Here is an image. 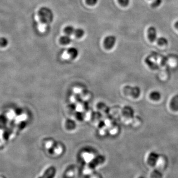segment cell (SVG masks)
<instances>
[{
    "instance_id": "6da1fadb",
    "label": "cell",
    "mask_w": 178,
    "mask_h": 178,
    "mask_svg": "<svg viewBox=\"0 0 178 178\" xmlns=\"http://www.w3.org/2000/svg\"><path fill=\"white\" fill-rule=\"evenodd\" d=\"M39 16L41 21L45 23H50L53 21L54 14L51 9L48 7H42L39 11Z\"/></svg>"
},
{
    "instance_id": "7a4b0ae2",
    "label": "cell",
    "mask_w": 178,
    "mask_h": 178,
    "mask_svg": "<svg viewBox=\"0 0 178 178\" xmlns=\"http://www.w3.org/2000/svg\"><path fill=\"white\" fill-rule=\"evenodd\" d=\"M116 38L115 36L110 35L107 36L104 40V46L106 49H110L114 47L116 43Z\"/></svg>"
},
{
    "instance_id": "3957f363",
    "label": "cell",
    "mask_w": 178,
    "mask_h": 178,
    "mask_svg": "<svg viewBox=\"0 0 178 178\" xmlns=\"http://www.w3.org/2000/svg\"><path fill=\"white\" fill-rule=\"evenodd\" d=\"M159 157V155L157 153L154 152L150 153L147 159V162L148 165L151 166H155L158 160Z\"/></svg>"
},
{
    "instance_id": "277c9868",
    "label": "cell",
    "mask_w": 178,
    "mask_h": 178,
    "mask_svg": "<svg viewBox=\"0 0 178 178\" xmlns=\"http://www.w3.org/2000/svg\"><path fill=\"white\" fill-rule=\"evenodd\" d=\"M148 37L151 42H153L157 39V30L154 26L149 27L148 29Z\"/></svg>"
},
{
    "instance_id": "5b68a950",
    "label": "cell",
    "mask_w": 178,
    "mask_h": 178,
    "mask_svg": "<svg viewBox=\"0 0 178 178\" xmlns=\"http://www.w3.org/2000/svg\"><path fill=\"white\" fill-rule=\"evenodd\" d=\"M105 160V157L102 156H99L96 159H94L89 165V168L90 170L94 169L97 165L101 164L104 162Z\"/></svg>"
},
{
    "instance_id": "8992f818",
    "label": "cell",
    "mask_w": 178,
    "mask_h": 178,
    "mask_svg": "<svg viewBox=\"0 0 178 178\" xmlns=\"http://www.w3.org/2000/svg\"><path fill=\"white\" fill-rule=\"evenodd\" d=\"M56 170L54 167H51L49 168L45 171L43 175L39 178H54L55 176Z\"/></svg>"
},
{
    "instance_id": "52a82bcc",
    "label": "cell",
    "mask_w": 178,
    "mask_h": 178,
    "mask_svg": "<svg viewBox=\"0 0 178 178\" xmlns=\"http://www.w3.org/2000/svg\"><path fill=\"white\" fill-rule=\"evenodd\" d=\"M170 107L175 111H178V95L175 96L172 98L170 101Z\"/></svg>"
},
{
    "instance_id": "ba28073f",
    "label": "cell",
    "mask_w": 178,
    "mask_h": 178,
    "mask_svg": "<svg viewBox=\"0 0 178 178\" xmlns=\"http://www.w3.org/2000/svg\"><path fill=\"white\" fill-rule=\"evenodd\" d=\"M149 97L152 101H158L161 99V94L159 91H152V93L150 94Z\"/></svg>"
},
{
    "instance_id": "9c48e42d",
    "label": "cell",
    "mask_w": 178,
    "mask_h": 178,
    "mask_svg": "<svg viewBox=\"0 0 178 178\" xmlns=\"http://www.w3.org/2000/svg\"><path fill=\"white\" fill-rule=\"evenodd\" d=\"M68 53L70 57L73 59H75L77 58V56L78 55V51L77 49L74 47L70 48H69L68 50Z\"/></svg>"
},
{
    "instance_id": "30bf717a",
    "label": "cell",
    "mask_w": 178,
    "mask_h": 178,
    "mask_svg": "<svg viewBox=\"0 0 178 178\" xmlns=\"http://www.w3.org/2000/svg\"><path fill=\"white\" fill-rule=\"evenodd\" d=\"M59 41L61 44L66 45L71 42V39L70 37V36L67 35H64V36H62V37H60Z\"/></svg>"
},
{
    "instance_id": "8fae6325",
    "label": "cell",
    "mask_w": 178,
    "mask_h": 178,
    "mask_svg": "<svg viewBox=\"0 0 178 178\" xmlns=\"http://www.w3.org/2000/svg\"><path fill=\"white\" fill-rule=\"evenodd\" d=\"M75 30V29L73 26H69L65 27V28L64 29V32L66 34V35L70 36V35H72V34L74 33Z\"/></svg>"
},
{
    "instance_id": "7c38bea8",
    "label": "cell",
    "mask_w": 178,
    "mask_h": 178,
    "mask_svg": "<svg viewBox=\"0 0 178 178\" xmlns=\"http://www.w3.org/2000/svg\"><path fill=\"white\" fill-rule=\"evenodd\" d=\"M156 41H157L158 44H159L160 46H164V45L167 44L168 43L167 39L164 37L158 38L157 39Z\"/></svg>"
},
{
    "instance_id": "4fadbf2b",
    "label": "cell",
    "mask_w": 178,
    "mask_h": 178,
    "mask_svg": "<svg viewBox=\"0 0 178 178\" xmlns=\"http://www.w3.org/2000/svg\"><path fill=\"white\" fill-rule=\"evenodd\" d=\"M84 30L81 28H77L75 30L74 34L76 37L80 38L84 35Z\"/></svg>"
},
{
    "instance_id": "5bb4252c",
    "label": "cell",
    "mask_w": 178,
    "mask_h": 178,
    "mask_svg": "<svg viewBox=\"0 0 178 178\" xmlns=\"http://www.w3.org/2000/svg\"><path fill=\"white\" fill-rule=\"evenodd\" d=\"M162 2V0H154V1L152 2L151 6L153 8H156L160 6Z\"/></svg>"
},
{
    "instance_id": "9a60e30c",
    "label": "cell",
    "mask_w": 178,
    "mask_h": 178,
    "mask_svg": "<svg viewBox=\"0 0 178 178\" xmlns=\"http://www.w3.org/2000/svg\"><path fill=\"white\" fill-rule=\"evenodd\" d=\"M118 2L123 7L128 6L130 3V0H118Z\"/></svg>"
},
{
    "instance_id": "2e32d148",
    "label": "cell",
    "mask_w": 178,
    "mask_h": 178,
    "mask_svg": "<svg viewBox=\"0 0 178 178\" xmlns=\"http://www.w3.org/2000/svg\"><path fill=\"white\" fill-rule=\"evenodd\" d=\"M98 2V0H86V2L89 6H94Z\"/></svg>"
},
{
    "instance_id": "e0dca14e",
    "label": "cell",
    "mask_w": 178,
    "mask_h": 178,
    "mask_svg": "<svg viewBox=\"0 0 178 178\" xmlns=\"http://www.w3.org/2000/svg\"><path fill=\"white\" fill-rule=\"evenodd\" d=\"M174 26L176 28V29L178 30V21H177L175 23Z\"/></svg>"
},
{
    "instance_id": "ac0fdd59",
    "label": "cell",
    "mask_w": 178,
    "mask_h": 178,
    "mask_svg": "<svg viewBox=\"0 0 178 178\" xmlns=\"http://www.w3.org/2000/svg\"><path fill=\"white\" fill-rule=\"evenodd\" d=\"M143 178V177H140V178Z\"/></svg>"
}]
</instances>
